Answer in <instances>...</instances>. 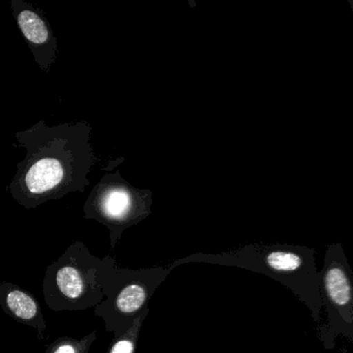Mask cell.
<instances>
[{
  "label": "cell",
  "instance_id": "cell-1",
  "mask_svg": "<svg viewBox=\"0 0 353 353\" xmlns=\"http://www.w3.org/2000/svg\"><path fill=\"white\" fill-rule=\"evenodd\" d=\"M88 121L47 125L41 119L26 131L16 132L26 157L8 191L26 210L59 200L70 193H84L88 174L98 162Z\"/></svg>",
  "mask_w": 353,
  "mask_h": 353
},
{
  "label": "cell",
  "instance_id": "cell-2",
  "mask_svg": "<svg viewBox=\"0 0 353 353\" xmlns=\"http://www.w3.org/2000/svg\"><path fill=\"white\" fill-rule=\"evenodd\" d=\"M110 258L94 256L85 243L74 241L47 268L43 294L55 312L84 311L104 301V292L115 272Z\"/></svg>",
  "mask_w": 353,
  "mask_h": 353
},
{
  "label": "cell",
  "instance_id": "cell-3",
  "mask_svg": "<svg viewBox=\"0 0 353 353\" xmlns=\"http://www.w3.org/2000/svg\"><path fill=\"white\" fill-rule=\"evenodd\" d=\"M133 192L119 175L106 174L96 185L84 203V218L96 220L108 227L114 247L117 231L133 214Z\"/></svg>",
  "mask_w": 353,
  "mask_h": 353
},
{
  "label": "cell",
  "instance_id": "cell-4",
  "mask_svg": "<svg viewBox=\"0 0 353 353\" xmlns=\"http://www.w3.org/2000/svg\"><path fill=\"white\" fill-rule=\"evenodd\" d=\"M14 19L37 65L49 73L57 59L59 43L43 12L24 0H11Z\"/></svg>",
  "mask_w": 353,
  "mask_h": 353
},
{
  "label": "cell",
  "instance_id": "cell-5",
  "mask_svg": "<svg viewBox=\"0 0 353 353\" xmlns=\"http://www.w3.org/2000/svg\"><path fill=\"white\" fill-rule=\"evenodd\" d=\"M0 305L16 321L34 328L39 340H43L46 322L40 303L32 293L12 283H0Z\"/></svg>",
  "mask_w": 353,
  "mask_h": 353
},
{
  "label": "cell",
  "instance_id": "cell-6",
  "mask_svg": "<svg viewBox=\"0 0 353 353\" xmlns=\"http://www.w3.org/2000/svg\"><path fill=\"white\" fill-rule=\"evenodd\" d=\"M325 286L328 295L334 303L345 305L350 303V283L342 268H332L326 272Z\"/></svg>",
  "mask_w": 353,
  "mask_h": 353
},
{
  "label": "cell",
  "instance_id": "cell-7",
  "mask_svg": "<svg viewBox=\"0 0 353 353\" xmlns=\"http://www.w3.org/2000/svg\"><path fill=\"white\" fill-rule=\"evenodd\" d=\"M96 340V330L83 338L61 336L48 345L45 353H90V347Z\"/></svg>",
  "mask_w": 353,
  "mask_h": 353
},
{
  "label": "cell",
  "instance_id": "cell-8",
  "mask_svg": "<svg viewBox=\"0 0 353 353\" xmlns=\"http://www.w3.org/2000/svg\"><path fill=\"white\" fill-rule=\"evenodd\" d=\"M266 262L272 270L280 272H293L301 265V259L291 252H272L266 258Z\"/></svg>",
  "mask_w": 353,
  "mask_h": 353
}]
</instances>
